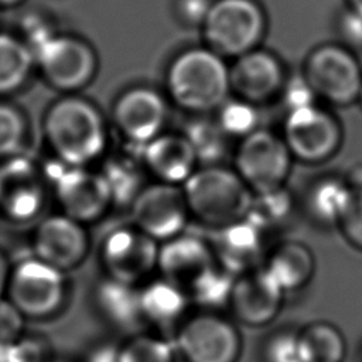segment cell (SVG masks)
<instances>
[{"mask_svg":"<svg viewBox=\"0 0 362 362\" xmlns=\"http://www.w3.org/2000/svg\"><path fill=\"white\" fill-rule=\"evenodd\" d=\"M165 88L171 102L184 112L212 115L232 95L229 64L206 45L185 48L167 68Z\"/></svg>","mask_w":362,"mask_h":362,"instance_id":"cell-1","label":"cell"},{"mask_svg":"<svg viewBox=\"0 0 362 362\" xmlns=\"http://www.w3.org/2000/svg\"><path fill=\"white\" fill-rule=\"evenodd\" d=\"M181 187L191 218L212 229L245 219L253 199L235 168L223 164L199 165Z\"/></svg>","mask_w":362,"mask_h":362,"instance_id":"cell-2","label":"cell"},{"mask_svg":"<svg viewBox=\"0 0 362 362\" xmlns=\"http://www.w3.org/2000/svg\"><path fill=\"white\" fill-rule=\"evenodd\" d=\"M44 133L58 160L83 167L98 158L106 144V129L98 109L85 99L57 100L44 119Z\"/></svg>","mask_w":362,"mask_h":362,"instance_id":"cell-3","label":"cell"},{"mask_svg":"<svg viewBox=\"0 0 362 362\" xmlns=\"http://www.w3.org/2000/svg\"><path fill=\"white\" fill-rule=\"evenodd\" d=\"M171 339L184 362H239L243 352L238 322L214 310L187 314Z\"/></svg>","mask_w":362,"mask_h":362,"instance_id":"cell-4","label":"cell"},{"mask_svg":"<svg viewBox=\"0 0 362 362\" xmlns=\"http://www.w3.org/2000/svg\"><path fill=\"white\" fill-rule=\"evenodd\" d=\"M201 30L204 45L235 59L260 47L267 17L256 0H214Z\"/></svg>","mask_w":362,"mask_h":362,"instance_id":"cell-5","label":"cell"},{"mask_svg":"<svg viewBox=\"0 0 362 362\" xmlns=\"http://www.w3.org/2000/svg\"><path fill=\"white\" fill-rule=\"evenodd\" d=\"M7 298L28 321L42 322L59 317L69 300L65 272L30 257L11 269Z\"/></svg>","mask_w":362,"mask_h":362,"instance_id":"cell-6","label":"cell"},{"mask_svg":"<svg viewBox=\"0 0 362 362\" xmlns=\"http://www.w3.org/2000/svg\"><path fill=\"white\" fill-rule=\"evenodd\" d=\"M304 78L318 100L346 107L358 102L362 86V66L352 49L339 42L313 48L303 65Z\"/></svg>","mask_w":362,"mask_h":362,"instance_id":"cell-7","label":"cell"},{"mask_svg":"<svg viewBox=\"0 0 362 362\" xmlns=\"http://www.w3.org/2000/svg\"><path fill=\"white\" fill-rule=\"evenodd\" d=\"M293 160L281 134L259 127L240 139L233 168L253 194H259L286 187Z\"/></svg>","mask_w":362,"mask_h":362,"instance_id":"cell-8","label":"cell"},{"mask_svg":"<svg viewBox=\"0 0 362 362\" xmlns=\"http://www.w3.org/2000/svg\"><path fill=\"white\" fill-rule=\"evenodd\" d=\"M281 136L294 160L310 165L332 158L344 140L337 116L318 103L287 112Z\"/></svg>","mask_w":362,"mask_h":362,"instance_id":"cell-9","label":"cell"},{"mask_svg":"<svg viewBox=\"0 0 362 362\" xmlns=\"http://www.w3.org/2000/svg\"><path fill=\"white\" fill-rule=\"evenodd\" d=\"M33 55L45 81L65 92L83 88L96 71L93 49L75 37L52 34L33 51Z\"/></svg>","mask_w":362,"mask_h":362,"instance_id":"cell-10","label":"cell"},{"mask_svg":"<svg viewBox=\"0 0 362 362\" xmlns=\"http://www.w3.org/2000/svg\"><path fill=\"white\" fill-rule=\"evenodd\" d=\"M132 216L136 228L157 242L182 233L191 218L182 187L160 181L143 187L132 204Z\"/></svg>","mask_w":362,"mask_h":362,"instance_id":"cell-11","label":"cell"},{"mask_svg":"<svg viewBox=\"0 0 362 362\" xmlns=\"http://www.w3.org/2000/svg\"><path fill=\"white\" fill-rule=\"evenodd\" d=\"M47 174L54 184L64 214L81 223L98 219L112 202L109 187L100 173L58 160Z\"/></svg>","mask_w":362,"mask_h":362,"instance_id":"cell-12","label":"cell"},{"mask_svg":"<svg viewBox=\"0 0 362 362\" xmlns=\"http://www.w3.org/2000/svg\"><path fill=\"white\" fill-rule=\"evenodd\" d=\"M160 245L137 228L112 230L102 243L106 276L133 284H144L157 269Z\"/></svg>","mask_w":362,"mask_h":362,"instance_id":"cell-13","label":"cell"},{"mask_svg":"<svg viewBox=\"0 0 362 362\" xmlns=\"http://www.w3.org/2000/svg\"><path fill=\"white\" fill-rule=\"evenodd\" d=\"M287 76L283 61L262 47L232 59L229 64L232 96L255 106L279 99Z\"/></svg>","mask_w":362,"mask_h":362,"instance_id":"cell-14","label":"cell"},{"mask_svg":"<svg viewBox=\"0 0 362 362\" xmlns=\"http://www.w3.org/2000/svg\"><path fill=\"white\" fill-rule=\"evenodd\" d=\"M284 296L283 288L262 266L235 279L228 304L229 315L245 327H266L279 317Z\"/></svg>","mask_w":362,"mask_h":362,"instance_id":"cell-15","label":"cell"},{"mask_svg":"<svg viewBox=\"0 0 362 362\" xmlns=\"http://www.w3.org/2000/svg\"><path fill=\"white\" fill-rule=\"evenodd\" d=\"M168 116L165 98L153 88L136 86L126 90L113 109V117L123 137L140 151L164 130Z\"/></svg>","mask_w":362,"mask_h":362,"instance_id":"cell-16","label":"cell"},{"mask_svg":"<svg viewBox=\"0 0 362 362\" xmlns=\"http://www.w3.org/2000/svg\"><path fill=\"white\" fill-rule=\"evenodd\" d=\"M44 202V185L35 164L24 156L8 157L0 165V211L13 221L37 216Z\"/></svg>","mask_w":362,"mask_h":362,"instance_id":"cell-17","label":"cell"},{"mask_svg":"<svg viewBox=\"0 0 362 362\" xmlns=\"http://www.w3.org/2000/svg\"><path fill=\"white\" fill-rule=\"evenodd\" d=\"M88 236L82 223L68 215H52L38 223L34 233V253L40 260L68 272L83 260Z\"/></svg>","mask_w":362,"mask_h":362,"instance_id":"cell-18","label":"cell"},{"mask_svg":"<svg viewBox=\"0 0 362 362\" xmlns=\"http://www.w3.org/2000/svg\"><path fill=\"white\" fill-rule=\"evenodd\" d=\"M216 263L211 243L194 235L180 233L164 240L158 249L157 270L160 276L188 288Z\"/></svg>","mask_w":362,"mask_h":362,"instance_id":"cell-19","label":"cell"},{"mask_svg":"<svg viewBox=\"0 0 362 362\" xmlns=\"http://www.w3.org/2000/svg\"><path fill=\"white\" fill-rule=\"evenodd\" d=\"M266 232L249 219H242L221 229L211 243L218 266L235 277L259 269L266 259Z\"/></svg>","mask_w":362,"mask_h":362,"instance_id":"cell-20","label":"cell"},{"mask_svg":"<svg viewBox=\"0 0 362 362\" xmlns=\"http://www.w3.org/2000/svg\"><path fill=\"white\" fill-rule=\"evenodd\" d=\"M140 157L160 182L174 185H182L199 167L198 158L182 133L163 132L141 148Z\"/></svg>","mask_w":362,"mask_h":362,"instance_id":"cell-21","label":"cell"},{"mask_svg":"<svg viewBox=\"0 0 362 362\" xmlns=\"http://www.w3.org/2000/svg\"><path fill=\"white\" fill-rule=\"evenodd\" d=\"M96 313L109 327L132 334L143 325L140 313V286L103 277L93 290Z\"/></svg>","mask_w":362,"mask_h":362,"instance_id":"cell-22","label":"cell"},{"mask_svg":"<svg viewBox=\"0 0 362 362\" xmlns=\"http://www.w3.org/2000/svg\"><path fill=\"white\" fill-rule=\"evenodd\" d=\"M189 304L185 290L161 276L140 286L141 320L154 329L175 328L188 314Z\"/></svg>","mask_w":362,"mask_h":362,"instance_id":"cell-23","label":"cell"},{"mask_svg":"<svg viewBox=\"0 0 362 362\" xmlns=\"http://www.w3.org/2000/svg\"><path fill=\"white\" fill-rule=\"evenodd\" d=\"M263 267L284 293H291L304 288L313 280L315 257L303 242L284 240L267 253Z\"/></svg>","mask_w":362,"mask_h":362,"instance_id":"cell-24","label":"cell"},{"mask_svg":"<svg viewBox=\"0 0 362 362\" xmlns=\"http://www.w3.org/2000/svg\"><path fill=\"white\" fill-rule=\"evenodd\" d=\"M355 192L344 177L328 175L317 180L307 191L305 206L308 214L322 225H339L346 214Z\"/></svg>","mask_w":362,"mask_h":362,"instance_id":"cell-25","label":"cell"},{"mask_svg":"<svg viewBox=\"0 0 362 362\" xmlns=\"http://www.w3.org/2000/svg\"><path fill=\"white\" fill-rule=\"evenodd\" d=\"M303 362H344L346 341L342 331L329 321H311L297 331Z\"/></svg>","mask_w":362,"mask_h":362,"instance_id":"cell-26","label":"cell"},{"mask_svg":"<svg viewBox=\"0 0 362 362\" xmlns=\"http://www.w3.org/2000/svg\"><path fill=\"white\" fill-rule=\"evenodd\" d=\"M182 134L189 141L201 165L222 164L228 156L230 137L211 115H194Z\"/></svg>","mask_w":362,"mask_h":362,"instance_id":"cell-27","label":"cell"},{"mask_svg":"<svg viewBox=\"0 0 362 362\" xmlns=\"http://www.w3.org/2000/svg\"><path fill=\"white\" fill-rule=\"evenodd\" d=\"M120 362H177L178 354L171 338L158 331L139 329L119 342Z\"/></svg>","mask_w":362,"mask_h":362,"instance_id":"cell-28","label":"cell"},{"mask_svg":"<svg viewBox=\"0 0 362 362\" xmlns=\"http://www.w3.org/2000/svg\"><path fill=\"white\" fill-rule=\"evenodd\" d=\"M34 64V55L23 40L0 33V93L21 88Z\"/></svg>","mask_w":362,"mask_h":362,"instance_id":"cell-29","label":"cell"},{"mask_svg":"<svg viewBox=\"0 0 362 362\" xmlns=\"http://www.w3.org/2000/svg\"><path fill=\"white\" fill-rule=\"evenodd\" d=\"M294 208L291 192L286 188H276L266 192L253 194V199L246 219L253 222L266 233L286 223Z\"/></svg>","mask_w":362,"mask_h":362,"instance_id":"cell-30","label":"cell"},{"mask_svg":"<svg viewBox=\"0 0 362 362\" xmlns=\"http://www.w3.org/2000/svg\"><path fill=\"white\" fill-rule=\"evenodd\" d=\"M235 276L215 264L204 276H201L187 291L191 304L199 310L221 311L228 308Z\"/></svg>","mask_w":362,"mask_h":362,"instance_id":"cell-31","label":"cell"},{"mask_svg":"<svg viewBox=\"0 0 362 362\" xmlns=\"http://www.w3.org/2000/svg\"><path fill=\"white\" fill-rule=\"evenodd\" d=\"M100 174L109 187L112 202L132 205L143 189V178L139 165L130 158L116 157L109 160Z\"/></svg>","mask_w":362,"mask_h":362,"instance_id":"cell-32","label":"cell"},{"mask_svg":"<svg viewBox=\"0 0 362 362\" xmlns=\"http://www.w3.org/2000/svg\"><path fill=\"white\" fill-rule=\"evenodd\" d=\"M215 119L230 139L240 140L259 129L257 106L236 96H230L215 112Z\"/></svg>","mask_w":362,"mask_h":362,"instance_id":"cell-33","label":"cell"},{"mask_svg":"<svg viewBox=\"0 0 362 362\" xmlns=\"http://www.w3.org/2000/svg\"><path fill=\"white\" fill-rule=\"evenodd\" d=\"M25 141V122L21 113L0 103V157H13L21 153Z\"/></svg>","mask_w":362,"mask_h":362,"instance_id":"cell-34","label":"cell"},{"mask_svg":"<svg viewBox=\"0 0 362 362\" xmlns=\"http://www.w3.org/2000/svg\"><path fill=\"white\" fill-rule=\"evenodd\" d=\"M55 358L52 344L45 334L27 331L10 344L11 362H51Z\"/></svg>","mask_w":362,"mask_h":362,"instance_id":"cell-35","label":"cell"},{"mask_svg":"<svg viewBox=\"0 0 362 362\" xmlns=\"http://www.w3.org/2000/svg\"><path fill=\"white\" fill-rule=\"evenodd\" d=\"M262 362H303L297 331L281 329L270 334L262 345Z\"/></svg>","mask_w":362,"mask_h":362,"instance_id":"cell-36","label":"cell"},{"mask_svg":"<svg viewBox=\"0 0 362 362\" xmlns=\"http://www.w3.org/2000/svg\"><path fill=\"white\" fill-rule=\"evenodd\" d=\"M279 99H281L287 112L318 103L317 95L314 93L313 88L310 86L303 74L297 76H287Z\"/></svg>","mask_w":362,"mask_h":362,"instance_id":"cell-37","label":"cell"},{"mask_svg":"<svg viewBox=\"0 0 362 362\" xmlns=\"http://www.w3.org/2000/svg\"><path fill=\"white\" fill-rule=\"evenodd\" d=\"M28 320L7 297L0 300V342H14L23 337Z\"/></svg>","mask_w":362,"mask_h":362,"instance_id":"cell-38","label":"cell"},{"mask_svg":"<svg viewBox=\"0 0 362 362\" xmlns=\"http://www.w3.org/2000/svg\"><path fill=\"white\" fill-rule=\"evenodd\" d=\"M338 226L346 242L362 252V192L354 195L351 206Z\"/></svg>","mask_w":362,"mask_h":362,"instance_id":"cell-39","label":"cell"},{"mask_svg":"<svg viewBox=\"0 0 362 362\" xmlns=\"http://www.w3.org/2000/svg\"><path fill=\"white\" fill-rule=\"evenodd\" d=\"M337 31L341 44L352 51L362 48V14L348 7L337 20Z\"/></svg>","mask_w":362,"mask_h":362,"instance_id":"cell-40","label":"cell"},{"mask_svg":"<svg viewBox=\"0 0 362 362\" xmlns=\"http://www.w3.org/2000/svg\"><path fill=\"white\" fill-rule=\"evenodd\" d=\"M214 0H178L177 14L187 25L202 27Z\"/></svg>","mask_w":362,"mask_h":362,"instance_id":"cell-41","label":"cell"},{"mask_svg":"<svg viewBox=\"0 0 362 362\" xmlns=\"http://www.w3.org/2000/svg\"><path fill=\"white\" fill-rule=\"evenodd\" d=\"M79 362H120L119 342H98L85 352Z\"/></svg>","mask_w":362,"mask_h":362,"instance_id":"cell-42","label":"cell"},{"mask_svg":"<svg viewBox=\"0 0 362 362\" xmlns=\"http://www.w3.org/2000/svg\"><path fill=\"white\" fill-rule=\"evenodd\" d=\"M342 177L345 178L346 184L351 187V189L355 194L362 192V163H358L349 167V170Z\"/></svg>","mask_w":362,"mask_h":362,"instance_id":"cell-43","label":"cell"},{"mask_svg":"<svg viewBox=\"0 0 362 362\" xmlns=\"http://www.w3.org/2000/svg\"><path fill=\"white\" fill-rule=\"evenodd\" d=\"M10 274H11V269L8 266V262L6 256L0 252V300L7 297Z\"/></svg>","mask_w":362,"mask_h":362,"instance_id":"cell-44","label":"cell"},{"mask_svg":"<svg viewBox=\"0 0 362 362\" xmlns=\"http://www.w3.org/2000/svg\"><path fill=\"white\" fill-rule=\"evenodd\" d=\"M348 1V7L359 14H362V0H346Z\"/></svg>","mask_w":362,"mask_h":362,"instance_id":"cell-45","label":"cell"},{"mask_svg":"<svg viewBox=\"0 0 362 362\" xmlns=\"http://www.w3.org/2000/svg\"><path fill=\"white\" fill-rule=\"evenodd\" d=\"M23 0H0V6L1 7H10V6H16L18 3H21Z\"/></svg>","mask_w":362,"mask_h":362,"instance_id":"cell-46","label":"cell"},{"mask_svg":"<svg viewBox=\"0 0 362 362\" xmlns=\"http://www.w3.org/2000/svg\"><path fill=\"white\" fill-rule=\"evenodd\" d=\"M51 362H75L72 359H68V358H59V356H55Z\"/></svg>","mask_w":362,"mask_h":362,"instance_id":"cell-47","label":"cell"},{"mask_svg":"<svg viewBox=\"0 0 362 362\" xmlns=\"http://www.w3.org/2000/svg\"><path fill=\"white\" fill-rule=\"evenodd\" d=\"M358 102L362 105V86H361V92H359V98H358Z\"/></svg>","mask_w":362,"mask_h":362,"instance_id":"cell-48","label":"cell"}]
</instances>
